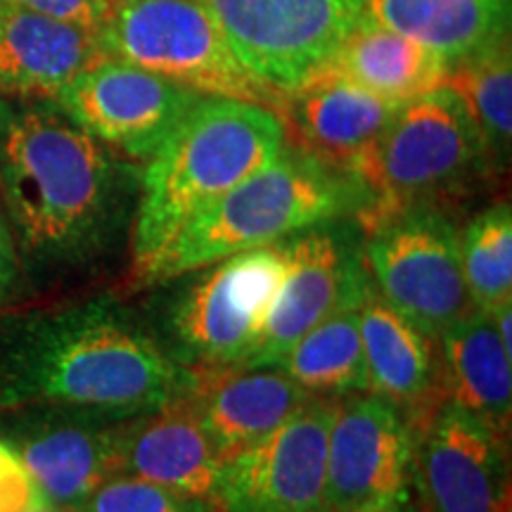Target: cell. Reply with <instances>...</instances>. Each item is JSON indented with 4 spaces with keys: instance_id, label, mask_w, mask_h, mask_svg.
I'll return each instance as SVG.
<instances>
[{
    "instance_id": "cell-11",
    "label": "cell",
    "mask_w": 512,
    "mask_h": 512,
    "mask_svg": "<svg viewBox=\"0 0 512 512\" xmlns=\"http://www.w3.org/2000/svg\"><path fill=\"white\" fill-rule=\"evenodd\" d=\"M411 484L422 512H508L503 434L444 399L415 427Z\"/></svg>"
},
{
    "instance_id": "cell-20",
    "label": "cell",
    "mask_w": 512,
    "mask_h": 512,
    "mask_svg": "<svg viewBox=\"0 0 512 512\" xmlns=\"http://www.w3.org/2000/svg\"><path fill=\"white\" fill-rule=\"evenodd\" d=\"M107 60L100 31L0 0V91L55 95Z\"/></svg>"
},
{
    "instance_id": "cell-12",
    "label": "cell",
    "mask_w": 512,
    "mask_h": 512,
    "mask_svg": "<svg viewBox=\"0 0 512 512\" xmlns=\"http://www.w3.org/2000/svg\"><path fill=\"white\" fill-rule=\"evenodd\" d=\"M330 399H311L264 441L223 460L221 512H323Z\"/></svg>"
},
{
    "instance_id": "cell-23",
    "label": "cell",
    "mask_w": 512,
    "mask_h": 512,
    "mask_svg": "<svg viewBox=\"0 0 512 512\" xmlns=\"http://www.w3.org/2000/svg\"><path fill=\"white\" fill-rule=\"evenodd\" d=\"M363 15L432 50L451 67L508 34L510 0H366Z\"/></svg>"
},
{
    "instance_id": "cell-22",
    "label": "cell",
    "mask_w": 512,
    "mask_h": 512,
    "mask_svg": "<svg viewBox=\"0 0 512 512\" xmlns=\"http://www.w3.org/2000/svg\"><path fill=\"white\" fill-rule=\"evenodd\" d=\"M325 67L380 98L406 105L446 81L448 64L411 38L363 15Z\"/></svg>"
},
{
    "instance_id": "cell-10",
    "label": "cell",
    "mask_w": 512,
    "mask_h": 512,
    "mask_svg": "<svg viewBox=\"0 0 512 512\" xmlns=\"http://www.w3.org/2000/svg\"><path fill=\"white\" fill-rule=\"evenodd\" d=\"M415 427L370 392L332 401L323 512L380 508L413 494Z\"/></svg>"
},
{
    "instance_id": "cell-15",
    "label": "cell",
    "mask_w": 512,
    "mask_h": 512,
    "mask_svg": "<svg viewBox=\"0 0 512 512\" xmlns=\"http://www.w3.org/2000/svg\"><path fill=\"white\" fill-rule=\"evenodd\" d=\"M119 422L48 411L3 441L27 467L43 501L76 510L102 482L119 475Z\"/></svg>"
},
{
    "instance_id": "cell-19",
    "label": "cell",
    "mask_w": 512,
    "mask_h": 512,
    "mask_svg": "<svg viewBox=\"0 0 512 512\" xmlns=\"http://www.w3.org/2000/svg\"><path fill=\"white\" fill-rule=\"evenodd\" d=\"M223 460L188 396L119 422V475H133L214 503Z\"/></svg>"
},
{
    "instance_id": "cell-5",
    "label": "cell",
    "mask_w": 512,
    "mask_h": 512,
    "mask_svg": "<svg viewBox=\"0 0 512 512\" xmlns=\"http://www.w3.org/2000/svg\"><path fill=\"white\" fill-rule=\"evenodd\" d=\"M486 147L465 100L448 83L399 107L380 140L351 169L366 207L361 226L413 207H430L434 197L465 185L482 169Z\"/></svg>"
},
{
    "instance_id": "cell-25",
    "label": "cell",
    "mask_w": 512,
    "mask_h": 512,
    "mask_svg": "<svg viewBox=\"0 0 512 512\" xmlns=\"http://www.w3.org/2000/svg\"><path fill=\"white\" fill-rule=\"evenodd\" d=\"M465 100L482 133L486 155L508 159L512 136V60L508 34L448 67L446 81Z\"/></svg>"
},
{
    "instance_id": "cell-27",
    "label": "cell",
    "mask_w": 512,
    "mask_h": 512,
    "mask_svg": "<svg viewBox=\"0 0 512 512\" xmlns=\"http://www.w3.org/2000/svg\"><path fill=\"white\" fill-rule=\"evenodd\" d=\"M207 498L181 494L133 475H114L102 482L72 512H214Z\"/></svg>"
},
{
    "instance_id": "cell-8",
    "label": "cell",
    "mask_w": 512,
    "mask_h": 512,
    "mask_svg": "<svg viewBox=\"0 0 512 512\" xmlns=\"http://www.w3.org/2000/svg\"><path fill=\"white\" fill-rule=\"evenodd\" d=\"M363 264L392 309L437 342L475 309L465 283L460 233L432 207H413L366 223Z\"/></svg>"
},
{
    "instance_id": "cell-21",
    "label": "cell",
    "mask_w": 512,
    "mask_h": 512,
    "mask_svg": "<svg viewBox=\"0 0 512 512\" xmlns=\"http://www.w3.org/2000/svg\"><path fill=\"white\" fill-rule=\"evenodd\" d=\"M437 351L446 399L505 437L512 413V354L503 347L491 313H465L441 332Z\"/></svg>"
},
{
    "instance_id": "cell-6",
    "label": "cell",
    "mask_w": 512,
    "mask_h": 512,
    "mask_svg": "<svg viewBox=\"0 0 512 512\" xmlns=\"http://www.w3.org/2000/svg\"><path fill=\"white\" fill-rule=\"evenodd\" d=\"M100 38L112 60L202 95L256 102L275 112L283 105V93L247 72L200 0H112Z\"/></svg>"
},
{
    "instance_id": "cell-9",
    "label": "cell",
    "mask_w": 512,
    "mask_h": 512,
    "mask_svg": "<svg viewBox=\"0 0 512 512\" xmlns=\"http://www.w3.org/2000/svg\"><path fill=\"white\" fill-rule=\"evenodd\" d=\"M261 83L292 91L330 62L366 0H200Z\"/></svg>"
},
{
    "instance_id": "cell-29",
    "label": "cell",
    "mask_w": 512,
    "mask_h": 512,
    "mask_svg": "<svg viewBox=\"0 0 512 512\" xmlns=\"http://www.w3.org/2000/svg\"><path fill=\"white\" fill-rule=\"evenodd\" d=\"M3 3L38 12V15L81 24V27L95 31H102L112 10V0H3Z\"/></svg>"
},
{
    "instance_id": "cell-7",
    "label": "cell",
    "mask_w": 512,
    "mask_h": 512,
    "mask_svg": "<svg viewBox=\"0 0 512 512\" xmlns=\"http://www.w3.org/2000/svg\"><path fill=\"white\" fill-rule=\"evenodd\" d=\"M169 311L171 358L211 373L240 368L259 342L287 273L285 240L207 266Z\"/></svg>"
},
{
    "instance_id": "cell-28",
    "label": "cell",
    "mask_w": 512,
    "mask_h": 512,
    "mask_svg": "<svg viewBox=\"0 0 512 512\" xmlns=\"http://www.w3.org/2000/svg\"><path fill=\"white\" fill-rule=\"evenodd\" d=\"M43 498L17 453L0 439V512H27Z\"/></svg>"
},
{
    "instance_id": "cell-30",
    "label": "cell",
    "mask_w": 512,
    "mask_h": 512,
    "mask_svg": "<svg viewBox=\"0 0 512 512\" xmlns=\"http://www.w3.org/2000/svg\"><path fill=\"white\" fill-rule=\"evenodd\" d=\"M19 266H22V261H19L15 240H12L8 221L0 211V302L10 297L12 287L17 283Z\"/></svg>"
},
{
    "instance_id": "cell-2",
    "label": "cell",
    "mask_w": 512,
    "mask_h": 512,
    "mask_svg": "<svg viewBox=\"0 0 512 512\" xmlns=\"http://www.w3.org/2000/svg\"><path fill=\"white\" fill-rule=\"evenodd\" d=\"M121 204L117 152L57 100L0 102V211L19 261L67 268L95 259L117 233Z\"/></svg>"
},
{
    "instance_id": "cell-14",
    "label": "cell",
    "mask_w": 512,
    "mask_h": 512,
    "mask_svg": "<svg viewBox=\"0 0 512 512\" xmlns=\"http://www.w3.org/2000/svg\"><path fill=\"white\" fill-rule=\"evenodd\" d=\"M287 273L252 354L240 368H266L330 316L370 275L363 254L330 223L285 238Z\"/></svg>"
},
{
    "instance_id": "cell-18",
    "label": "cell",
    "mask_w": 512,
    "mask_h": 512,
    "mask_svg": "<svg viewBox=\"0 0 512 512\" xmlns=\"http://www.w3.org/2000/svg\"><path fill=\"white\" fill-rule=\"evenodd\" d=\"M361 342L368 392L418 427L446 399L437 342L384 302L373 283L361 302Z\"/></svg>"
},
{
    "instance_id": "cell-26",
    "label": "cell",
    "mask_w": 512,
    "mask_h": 512,
    "mask_svg": "<svg viewBox=\"0 0 512 512\" xmlns=\"http://www.w3.org/2000/svg\"><path fill=\"white\" fill-rule=\"evenodd\" d=\"M465 283L475 309L512 304V214L508 204L482 211L460 235Z\"/></svg>"
},
{
    "instance_id": "cell-4",
    "label": "cell",
    "mask_w": 512,
    "mask_h": 512,
    "mask_svg": "<svg viewBox=\"0 0 512 512\" xmlns=\"http://www.w3.org/2000/svg\"><path fill=\"white\" fill-rule=\"evenodd\" d=\"M363 207L366 192L354 176L332 169L287 138L273 162L197 214L140 280L164 283L202 271L230 254L273 245Z\"/></svg>"
},
{
    "instance_id": "cell-13",
    "label": "cell",
    "mask_w": 512,
    "mask_h": 512,
    "mask_svg": "<svg viewBox=\"0 0 512 512\" xmlns=\"http://www.w3.org/2000/svg\"><path fill=\"white\" fill-rule=\"evenodd\" d=\"M202 93L121 60H102L55 95L57 105L117 155L147 162Z\"/></svg>"
},
{
    "instance_id": "cell-31",
    "label": "cell",
    "mask_w": 512,
    "mask_h": 512,
    "mask_svg": "<svg viewBox=\"0 0 512 512\" xmlns=\"http://www.w3.org/2000/svg\"><path fill=\"white\" fill-rule=\"evenodd\" d=\"M358 512H422L418 501H415V496H406V498H399V501L394 503H387V505H380V508H370V510H358Z\"/></svg>"
},
{
    "instance_id": "cell-24",
    "label": "cell",
    "mask_w": 512,
    "mask_h": 512,
    "mask_svg": "<svg viewBox=\"0 0 512 512\" xmlns=\"http://www.w3.org/2000/svg\"><path fill=\"white\" fill-rule=\"evenodd\" d=\"M368 287L370 280L306 332L275 368L318 399L368 392L361 342V302Z\"/></svg>"
},
{
    "instance_id": "cell-17",
    "label": "cell",
    "mask_w": 512,
    "mask_h": 512,
    "mask_svg": "<svg viewBox=\"0 0 512 512\" xmlns=\"http://www.w3.org/2000/svg\"><path fill=\"white\" fill-rule=\"evenodd\" d=\"M311 399L316 396L304 392L275 366L197 373L188 394L192 411L221 460L264 441Z\"/></svg>"
},
{
    "instance_id": "cell-3",
    "label": "cell",
    "mask_w": 512,
    "mask_h": 512,
    "mask_svg": "<svg viewBox=\"0 0 512 512\" xmlns=\"http://www.w3.org/2000/svg\"><path fill=\"white\" fill-rule=\"evenodd\" d=\"M287 145L280 114L247 100L204 95L145 162L133 221L138 280L188 223Z\"/></svg>"
},
{
    "instance_id": "cell-32",
    "label": "cell",
    "mask_w": 512,
    "mask_h": 512,
    "mask_svg": "<svg viewBox=\"0 0 512 512\" xmlns=\"http://www.w3.org/2000/svg\"><path fill=\"white\" fill-rule=\"evenodd\" d=\"M27 512H72V510H62V508H55V505H50L46 501H41L38 505H34V508L27 510Z\"/></svg>"
},
{
    "instance_id": "cell-16",
    "label": "cell",
    "mask_w": 512,
    "mask_h": 512,
    "mask_svg": "<svg viewBox=\"0 0 512 512\" xmlns=\"http://www.w3.org/2000/svg\"><path fill=\"white\" fill-rule=\"evenodd\" d=\"M399 107L335 69L320 67L283 95L278 114L294 145L351 176Z\"/></svg>"
},
{
    "instance_id": "cell-1",
    "label": "cell",
    "mask_w": 512,
    "mask_h": 512,
    "mask_svg": "<svg viewBox=\"0 0 512 512\" xmlns=\"http://www.w3.org/2000/svg\"><path fill=\"white\" fill-rule=\"evenodd\" d=\"M197 382L107 299L0 320V408L128 420L185 399Z\"/></svg>"
}]
</instances>
